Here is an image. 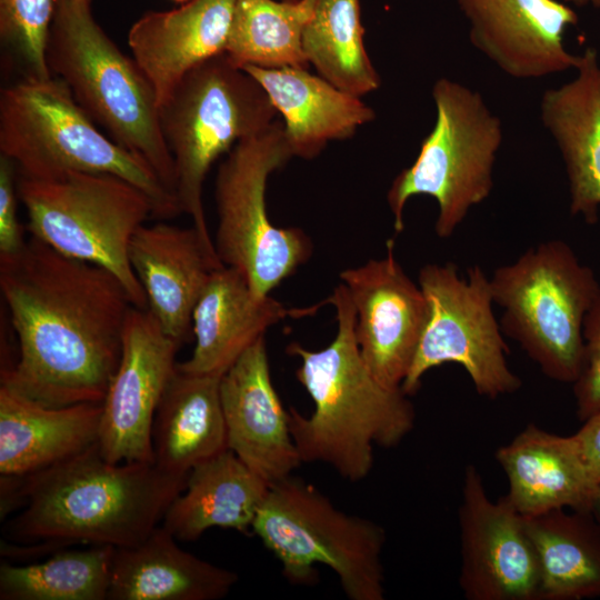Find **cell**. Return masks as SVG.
Returning <instances> with one entry per match:
<instances>
[{"instance_id":"38","label":"cell","mask_w":600,"mask_h":600,"mask_svg":"<svg viewBox=\"0 0 600 600\" xmlns=\"http://www.w3.org/2000/svg\"><path fill=\"white\" fill-rule=\"evenodd\" d=\"M81 3H84V4H90L91 6V0H77Z\"/></svg>"},{"instance_id":"22","label":"cell","mask_w":600,"mask_h":600,"mask_svg":"<svg viewBox=\"0 0 600 600\" xmlns=\"http://www.w3.org/2000/svg\"><path fill=\"white\" fill-rule=\"evenodd\" d=\"M577 74L540 100V118L566 169L570 212L597 223L600 208V62L598 51L578 54Z\"/></svg>"},{"instance_id":"27","label":"cell","mask_w":600,"mask_h":600,"mask_svg":"<svg viewBox=\"0 0 600 600\" xmlns=\"http://www.w3.org/2000/svg\"><path fill=\"white\" fill-rule=\"evenodd\" d=\"M220 379L177 368L152 424L153 463L163 471L188 476L192 467L228 449Z\"/></svg>"},{"instance_id":"10","label":"cell","mask_w":600,"mask_h":600,"mask_svg":"<svg viewBox=\"0 0 600 600\" xmlns=\"http://www.w3.org/2000/svg\"><path fill=\"white\" fill-rule=\"evenodd\" d=\"M27 230L58 252L98 264L126 287L132 303L148 309L128 257L136 231L154 217L151 199L109 173L70 172L52 179L18 177Z\"/></svg>"},{"instance_id":"16","label":"cell","mask_w":600,"mask_h":600,"mask_svg":"<svg viewBox=\"0 0 600 600\" xmlns=\"http://www.w3.org/2000/svg\"><path fill=\"white\" fill-rule=\"evenodd\" d=\"M469 23L471 44L503 73L541 79L574 69L578 56L564 46V32L579 22L558 0H457Z\"/></svg>"},{"instance_id":"32","label":"cell","mask_w":600,"mask_h":600,"mask_svg":"<svg viewBox=\"0 0 600 600\" xmlns=\"http://www.w3.org/2000/svg\"><path fill=\"white\" fill-rule=\"evenodd\" d=\"M58 0H0V41L20 79H49L47 46Z\"/></svg>"},{"instance_id":"23","label":"cell","mask_w":600,"mask_h":600,"mask_svg":"<svg viewBox=\"0 0 600 600\" xmlns=\"http://www.w3.org/2000/svg\"><path fill=\"white\" fill-rule=\"evenodd\" d=\"M101 403L46 407L0 386V474L26 477L99 440Z\"/></svg>"},{"instance_id":"31","label":"cell","mask_w":600,"mask_h":600,"mask_svg":"<svg viewBox=\"0 0 600 600\" xmlns=\"http://www.w3.org/2000/svg\"><path fill=\"white\" fill-rule=\"evenodd\" d=\"M114 548L61 549L42 562L0 566V600H107Z\"/></svg>"},{"instance_id":"37","label":"cell","mask_w":600,"mask_h":600,"mask_svg":"<svg viewBox=\"0 0 600 600\" xmlns=\"http://www.w3.org/2000/svg\"><path fill=\"white\" fill-rule=\"evenodd\" d=\"M592 512L594 513V516L599 519L600 521V490H599V493L597 496V499H596V502L593 504V509H592Z\"/></svg>"},{"instance_id":"18","label":"cell","mask_w":600,"mask_h":600,"mask_svg":"<svg viewBox=\"0 0 600 600\" xmlns=\"http://www.w3.org/2000/svg\"><path fill=\"white\" fill-rule=\"evenodd\" d=\"M128 257L162 330L183 344L192 332V314L212 273L223 267L214 244L191 224H142Z\"/></svg>"},{"instance_id":"36","label":"cell","mask_w":600,"mask_h":600,"mask_svg":"<svg viewBox=\"0 0 600 600\" xmlns=\"http://www.w3.org/2000/svg\"><path fill=\"white\" fill-rule=\"evenodd\" d=\"M569 1L579 7L590 6L593 8H600V0H569Z\"/></svg>"},{"instance_id":"2","label":"cell","mask_w":600,"mask_h":600,"mask_svg":"<svg viewBox=\"0 0 600 600\" xmlns=\"http://www.w3.org/2000/svg\"><path fill=\"white\" fill-rule=\"evenodd\" d=\"M186 479L153 462L112 463L97 442L36 473L1 476V514L21 503L11 533L46 549L74 543L128 547L158 526Z\"/></svg>"},{"instance_id":"39","label":"cell","mask_w":600,"mask_h":600,"mask_svg":"<svg viewBox=\"0 0 600 600\" xmlns=\"http://www.w3.org/2000/svg\"><path fill=\"white\" fill-rule=\"evenodd\" d=\"M173 1H176V2H187L189 0H173Z\"/></svg>"},{"instance_id":"8","label":"cell","mask_w":600,"mask_h":600,"mask_svg":"<svg viewBox=\"0 0 600 600\" xmlns=\"http://www.w3.org/2000/svg\"><path fill=\"white\" fill-rule=\"evenodd\" d=\"M502 333L548 378L574 383L583 366V320L600 293L594 272L562 240L526 250L490 278Z\"/></svg>"},{"instance_id":"35","label":"cell","mask_w":600,"mask_h":600,"mask_svg":"<svg viewBox=\"0 0 600 600\" xmlns=\"http://www.w3.org/2000/svg\"><path fill=\"white\" fill-rule=\"evenodd\" d=\"M583 422L582 428L573 437L584 462L600 484V410Z\"/></svg>"},{"instance_id":"4","label":"cell","mask_w":600,"mask_h":600,"mask_svg":"<svg viewBox=\"0 0 600 600\" xmlns=\"http://www.w3.org/2000/svg\"><path fill=\"white\" fill-rule=\"evenodd\" d=\"M59 78L19 79L0 92V153L20 177L70 172L120 177L152 201L154 217L181 213L176 196L139 157L103 134Z\"/></svg>"},{"instance_id":"5","label":"cell","mask_w":600,"mask_h":600,"mask_svg":"<svg viewBox=\"0 0 600 600\" xmlns=\"http://www.w3.org/2000/svg\"><path fill=\"white\" fill-rule=\"evenodd\" d=\"M47 64L94 123L142 159L176 196L174 164L162 136L154 90L136 60L98 24L90 4L58 0Z\"/></svg>"},{"instance_id":"25","label":"cell","mask_w":600,"mask_h":600,"mask_svg":"<svg viewBox=\"0 0 600 600\" xmlns=\"http://www.w3.org/2000/svg\"><path fill=\"white\" fill-rule=\"evenodd\" d=\"M237 581V573L184 551L157 526L140 542L114 548L107 600H218Z\"/></svg>"},{"instance_id":"26","label":"cell","mask_w":600,"mask_h":600,"mask_svg":"<svg viewBox=\"0 0 600 600\" xmlns=\"http://www.w3.org/2000/svg\"><path fill=\"white\" fill-rule=\"evenodd\" d=\"M269 486L226 449L191 468L162 526L181 541H194L216 527L249 534Z\"/></svg>"},{"instance_id":"12","label":"cell","mask_w":600,"mask_h":600,"mask_svg":"<svg viewBox=\"0 0 600 600\" xmlns=\"http://www.w3.org/2000/svg\"><path fill=\"white\" fill-rule=\"evenodd\" d=\"M418 284L429 312L401 389L413 394L424 373L450 362L467 371L483 397L516 392L522 382L508 366V348L492 311L490 278L482 268L473 266L463 278L453 263L424 264Z\"/></svg>"},{"instance_id":"33","label":"cell","mask_w":600,"mask_h":600,"mask_svg":"<svg viewBox=\"0 0 600 600\" xmlns=\"http://www.w3.org/2000/svg\"><path fill=\"white\" fill-rule=\"evenodd\" d=\"M582 336L583 366L573 393L578 418L584 421L600 410V293L584 317Z\"/></svg>"},{"instance_id":"34","label":"cell","mask_w":600,"mask_h":600,"mask_svg":"<svg viewBox=\"0 0 600 600\" xmlns=\"http://www.w3.org/2000/svg\"><path fill=\"white\" fill-rule=\"evenodd\" d=\"M17 172L16 164L0 154V257L18 253L28 240L18 218Z\"/></svg>"},{"instance_id":"21","label":"cell","mask_w":600,"mask_h":600,"mask_svg":"<svg viewBox=\"0 0 600 600\" xmlns=\"http://www.w3.org/2000/svg\"><path fill=\"white\" fill-rule=\"evenodd\" d=\"M496 458L509 482L502 497L523 517L556 509L592 511L600 484L572 436L529 424Z\"/></svg>"},{"instance_id":"13","label":"cell","mask_w":600,"mask_h":600,"mask_svg":"<svg viewBox=\"0 0 600 600\" xmlns=\"http://www.w3.org/2000/svg\"><path fill=\"white\" fill-rule=\"evenodd\" d=\"M180 347L148 309L130 310L120 361L101 402L98 446L108 461L153 462V419Z\"/></svg>"},{"instance_id":"19","label":"cell","mask_w":600,"mask_h":600,"mask_svg":"<svg viewBox=\"0 0 600 600\" xmlns=\"http://www.w3.org/2000/svg\"><path fill=\"white\" fill-rule=\"evenodd\" d=\"M326 303L287 308L270 294H257L244 276L223 266L212 273L196 304L194 348L177 368L191 374L222 376L270 327L287 317L313 314Z\"/></svg>"},{"instance_id":"3","label":"cell","mask_w":600,"mask_h":600,"mask_svg":"<svg viewBox=\"0 0 600 600\" xmlns=\"http://www.w3.org/2000/svg\"><path fill=\"white\" fill-rule=\"evenodd\" d=\"M327 301L336 309L334 339L320 350L298 342L287 347L300 358L296 377L314 403L309 417L288 409L290 432L302 462L326 463L357 482L372 470L374 446L399 444L412 430L416 413L401 388L382 384L364 363L347 287L337 286Z\"/></svg>"},{"instance_id":"15","label":"cell","mask_w":600,"mask_h":600,"mask_svg":"<svg viewBox=\"0 0 600 600\" xmlns=\"http://www.w3.org/2000/svg\"><path fill=\"white\" fill-rule=\"evenodd\" d=\"M356 311L354 333L360 354L371 373L389 388H401L417 352L427 319L428 302L418 283L393 254L340 273Z\"/></svg>"},{"instance_id":"1","label":"cell","mask_w":600,"mask_h":600,"mask_svg":"<svg viewBox=\"0 0 600 600\" xmlns=\"http://www.w3.org/2000/svg\"><path fill=\"white\" fill-rule=\"evenodd\" d=\"M0 288L18 340L0 386L46 407L101 403L134 307L122 282L30 236L0 257Z\"/></svg>"},{"instance_id":"24","label":"cell","mask_w":600,"mask_h":600,"mask_svg":"<svg viewBox=\"0 0 600 600\" xmlns=\"http://www.w3.org/2000/svg\"><path fill=\"white\" fill-rule=\"evenodd\" d=\"M252 76L282 116L284 136L293 157L312 159L333 140L352 137L371 122L374 110L361 97L348 93L306 68H242Z\"/></svg>"},{"instance_id":"28","label":"cell","mask_w":600,"mask_h":600,"mask_svg":"<svg viewBox=\"0 0 600 600\" xmlns=\"http://www.w3.org/2000/svg\"><path fill=\"white\" fill-rule=\"evenodd\" d=\"M524 519L539 562L540 599L600 598V521L594 513L556 509Z\"/></svg>"},{"instance_id":"6","label":"cell","mask_w":600,"mask_h":600,"mask_svg":"<svg viewBox=\"0 0 600 600\" xmlns=\"http://www.w3.org/2000/svg\"><path fill=\"white\" fill-rule=\"evenodd\" d=\"M277 113L260 83L224 53L190 70L159 108L180 211L206 240L213 242L202 199L209 170L239 141L266 131Z\"/></svg>"},{"instance_id":"11","label":"cell","mask_w":600,"mask_h":600,"mask_svg":"<svg viewBox=\"0 0 600 600\" xmlns=\"http://www.w3.org/2000/svg\"><path fill=\"white\" fill-rule=\"evenodd\" d=\"M293 158L283 122L239 141L220 163L214 182L217 256L238 270L259 296H268L313 252L300 228L272 224L266 203L270 174Z\"/></svg>"},{"instance_id":"20","label":"cell","mask_w":600,"mask_h":600,"mask_svg":"<svg viewBox=\"0 0 600 600\" xmlns=\"http://www.w3.org/2000/svg\"><path fill=\"white\" fill-rule=\"evenodd\" d=\"M236 0H189L168 11H147L129 29L132 58L150 81L159 108L200 63L223 54Z\"/></svg>"},{"instance_id":"30","label":"cell","mask_w":600,"mask_h":600,"mask_svg":"<svg viewBox=\"0 0 600 600\" xmlns=\"http://www.w3.org/2000/svg\"><path fill=\"white\" fill-rule=\"evenodd\" d=\"M359 0H317L302 37L307 61L339 89L362 97L376 91L380 76L363 41Z\"/></svg>"},{"instance_id":"9","label":"cell","mask_w":600,"mask_h":600,"mask_svg":"<svg viewBox=\"0 0 600 600\" xmlns=\"http://www.w3.org/2000/svg\"><path fill=\"white\" fill-rule=\"evenodd\" d=\"M436 121L410 166L392 180L387 202L396 232L404 228L403 211L414 196L438 203L434 231L451 237L474 206L493 188V167L502 143L501 120L480 92L442 77L432 86Z\"/></svg>"},{"instance_id":"14","label":"cell","mask_w":600,"mask_h":600,"mask_svg":"<svg viewBox=\"0 0 600 600\" xmlns=\"http://www.w3.org/2000/svg\"><path fill=\"white\" fill-rule=\"evenodd\" d=\"M459 584L469 600H541L537 552L526 519L492 501L478 469L464 471L459 506Z\"/></svg>"},{"instance_id":"7","label":"cell","mask_w":600,"mask_h":600,"mask_svg":"<svg viewBox=\"0 0 600 600\" xmlns=\"http://www.w3.org/2000/svg\"><path fill=\"white\" fill-rule=\"evenodd\" d=\"M252 533L292 583L316 581L329 567L350 600H383L386 532L377 522L338 509L313 484L292 474L269 486Z\"/></svg>"},{"instance_id":"17","label":"cell","mask_w":600,"mask_h":600,"mask_svg":"<svg viewBox=\"0 0 600 600\" xmlns=\"http://www.w3.org/2000/svg\"><path fill=\"white\" fill-rule=\"evenodd\" d=\"M227 447L269 484L301 463L287 410L273 387L264 337L221 376Z\"/></svg>"},{"instance_id":"29","label":"cell","mask_w":600,"mask_h":600,"mask_svg":"<svg viewBox=\"0 0 600 600\" xmlns=\"http://www.w3.org/2000/svg\"><path fill=\"white\" fill-rule=\"evenodd\" d=\"M317 0H236L224 54L238 68H309L303 31Z\"/></svg>"}]
</instances>
